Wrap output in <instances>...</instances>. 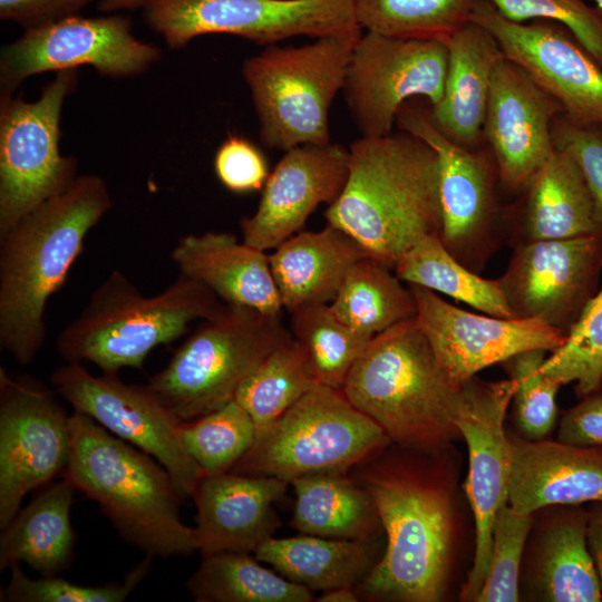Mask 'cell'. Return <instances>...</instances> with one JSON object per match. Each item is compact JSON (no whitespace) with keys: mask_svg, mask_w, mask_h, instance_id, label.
Returning <instances> with one entry per match:
<instances>
[{"mask_svg":"<svg viewBox=\"0 0 602 602\" xmlns=\"http://www.w3.org/2000/svg\"><path fill=\"white\" fill-rule=\"evenodd\" d=\"M391 446L349 473L371 496L386 535L379 561L355 589L372 601L437 602L446 591L455 531L450 484L436 462L443 452Z\"/></svg>","mask_w":602,"mask_h":602,"instance_id":"obj_1","label":"cell"},{"mask_svg":"<svg viewBox=\"0 0 602 602\" xmlns=\"http://www.w3.org/2000/svg\"><path fill=\"white\" fill-rule=\"evenodd\" d=\"M111 206L100 176L78 175L0 235V347L20 365L42 348L46 304Z\"/></svg>","mask_w":602,"mask_h":602,"instance_id":"obj_2","label":"cell"},{"mask_svg":"<svg viewBox=\"0 0 602 602\" xmlns=\"http://www.w3.org/2000/svg\"><path fill=\"white\" fill-rule=\"evenodd\" d=\"M324 217L394 270L419 239L440 232L436 152L404 130L362 136L349 147L346 184Z\"/></svg>","mask_w":602,"mask_h":602,"instance_id":"obj_3","label":"cell"},{"mask_svg":"<svg viewBox=\"0 0 602 602\" xmlns=\"http://www.w3.org/2000/svg\"><path fill=\"white\" fill-rule=\"evenodd\" d=\"M69 427L61 476L99 505L120 536L153 557L197 551L195 530L179 517L183 498L158 462L81 412L74 410Z\"/></svg>","mask_w":602,"mask_h":602,"instance_id":"obj_4","label":"cell"},{"mask_svg":"<svg viewBox=\"0 0 602 602\" xmlns=\"http://www.w3.org/2000/svg\"><path fill=\"white\" fill-rule=\"evenodd\" d=\"M460 387L440 367L414 318L375 336L341 390L392 444L440 453L460 437L454 424Z\"/></svg>","mask_w":602,"mask_h":602,"instance_id":"obj_5","label":"cell"},{"mask_svg":"<svg viewBox=\"0 0 602 602\" xmlns=\"http://www.w3.org/2000/svg\"><path fill=\"white\" fill-rule=\"evenodd\" d=\"M224 302L205 285L179 276L162 292L145 297L119 270L91 293L81 312L56 338L67 362L88 361L103 373L140 368L153 349L168 344Z\"/></svg>","mask_w":602,"mask_h":602,"instance_id":"obj_6","label":"cell"},{"mask_svg":"<svg viewBox=\"0 0 602 602\" xmlns=\"http://www.w3.org/2000/svg\"><path fill=\"white\" fill-rule=\"evenodd\" d=\"M361 30L303 46H269L242 66L268 148L289 151L330 142L329 109L342 90Z\"/></svg>","mask_w":602,"mask_h":602,"instance_id":"obj_7","label":"cell"},{"mask_svg":"<svg viewBox=\"0 0 602 602\" xmlns=\"http://www.w3.org/2000/svg\"><path fill=\"white\" fill-rule=\"evenodd\" d=\"M281 317L224 303L202 320L146 386L182 420L225 405L246 377L292 338Z\"/></svg>","mask_w":602,"mask_h":602,"instance_id":"obj_8","label":"cell"},{"mask_svg":"<svg viewBox=\"0 0 602 602\" xmlns=\"http://www.w3.org/2000/svg\"><path fill=\"white\" fill-rule=\"evenodd\" d=\"M391 443L341 389L317 385L284 414L258 430L231 472L288 483L317 473H350Z\"/></svg>","mask_w":602,"mask_h":602,"instance_id":"obj_9","label":"cell"},{"mask_svg":"<svg viewBox=\"0 0 602 602\" xmlns=\"http://www.w3.org/2000/svg\"><path fill=\"white\" fill-rule=\"evenodd\" d=\"M77 82L78 69H67L36 100L0 95V235L78 176L77 159L59 146L62 107Z\"/></svg>","mask_w":602,"mask_h":602,"instance_id":"obj_10","label":"cell"},{"mask_svg":"<svg viewBox=\"0 0 602 602\" xmlns=\"http://www.w3.org/2000/svg\"><path fill=\"white\" fill-rule=\"evenodd\" d=\"M143 14L171 49L208 33L272 45L362 30L353 0H147Z\"/></svg>","mask_w":602,"mask_h":602,"instance_id":"obj_11","label":"cell"},{"mask_svg":"<svg viewBox=\"0 0 602 602\" xmlns=\"http://www.w3.org/2000/svg\"><path fill=\"white\" fill-rule=\"evenodd\" d=\"M161 58L157 46L135 37L127 16L71 14L23 29L19 38L1 48L0 95L14 94L38 74L85 66L110 78L139 76Z\"/></svg>","mask_w":602,"mask_h":602,"instance_id":"obj_12","label":"cell"},{"mask_svg":"<svg viewBox=\"0 0 602 602\" xmlns=\"http://www.w3.org/2000/svg\"><path fill=\"white\" fill-rule=\"evenodd\" d=\"M50 383L75 411L156 459L183 499L192 497L203 474L181 440L183 420L146 385H128L117 373L93 376L79 362L57 368Z\"/></svg>","mask_w":602,"mask_h":602,"instance_id":"obj_13","label":"cell"},{"mask_svg":"<svg viewBox=\"0 0 602 602\" xmlns=\"http://www.w3.org/2000/svg\"><path fill=\"white\" fill-rule=\"evenodd\" d=\"M447 68L446 40L361 33L342 88L361 135L391 134L399 109L412 96L437 105L444 95Z\"/></svg>","mask_w":602,"mask_h":602,"instance_id":"obj_14","label":"cell"},{"mask_svg":"<svg viewBox=\"0 0 602 602\" xmlns=\"http://www.w3.org/2000/svg\"><path fill=\"white\" fill-rule=\"evenodd\" d=\"M515 381H482L475 377L460 387L454 424L468 449L465 482L475 520L473 565L462 590L474 601L486 579L496 515L507 504L511 479V444L504 421L512 402Z\"/></svg>","mask_w":602,"mask_h":602,"instance_id":"obj_15","label":"cell"},{"mask_svg":"<svg viewBox=\"0 0 602 602\" xmlns=\"http://www.w3.org/2000/svg\"><path fill=\"white\" fill-rule=\"evenodd\" d=\"M51 391L0 368V527L23 497L62 474L70 455L69 416Z\"/></svg>","mask_w":602,"mask_h":602,"instance_id":"obj_16","label":"cell"},{"mask_svg":"<svg viewBox=\"0 0 602 602\" xmlns=\"http://www.w3.org/2000/svg\"><path fill=\"white\" fill-rule=\"evenodd\" d=\"M470 21L484 27L504 56L523 68L579 125L602 126V68L563 25L514 22L488 0H474Z\"/></svg>","mask_w":602,"mask_h":602,"instance_id":"obj_17","label":"cell"},{"mask_svg":"<svg viewBox=\"0 0 602 602\" xmlns=\"http://www.w3.org/2000/svg\"><path fill=\"white\" fill-rule=\"evenodd\" d=\"M400 130L426 142L439 163L441 227L439 237L452 255L470 270H479L494 243L495 174L493 154L465 148L429 120L427 111L407 104L399 109Z\"/></svg>","mask_w":602,"mask_h":602,"instance_id":"obj_18","label":"cell"},{"mask_svg":"<svg viewBox=\"0 0 602 602\" xmlns=\"http://www.w3.org/2000/svg\"><path fill=\"white\" fill-rule=\"evenodd\" d=\"M602 235L521 242L497 279L515 318L538 319L567 334L595 294Z\"/></svg>","mask_w":602,"mask_h":602,"instance_id":"obj_19","label":"cell"},{"mask_svg":"<svg viewBox=\"0 0 602 602\" xmlns=\"http://www.w3.org/2000/svg\"><path fill=\"white\" fill-rule=\"evenodd\" d=\"M416 302V321L435 357L458 386L482 369L528 350L553 352L566 334L538 319L499 318L457 308L436 292L408 284Z\"/></svg>","mask_w":602,"mask_h":602,"instance_id":"obj_20","label":"cell"},{"mask_svg":"<svg viewBox=\"0 0 602 602\" xmlns=\"http://www.w3.org/2000/svg\"><path fill=\"white\" fill-rule=\"evenodd\" d=\"M562 113L561 105L517 64L504 57L496 65L483 132L506 188L526 190L555 149L552 125Z\"/></svg>","mask_w":602,"mask_h":602,"instance_id":"obj_21","label":"cell"},{"mask_svg":"<svg viewBox=\"0 0 602 602\" xmlns=\"http://www.w3.org/2000/svg\"><path fill=\"white\" fill-rule=\"evenodd\" d=\"M348 163L349 148L331 142L287 151L270 173L256 211L240 221L243 242L265 251L302 230L317 206L340 195Z\"/></svg>","mask_w":602,"mask_h":602,"instance_id":"obj_22","label":"cell"},{"mask_svg":"<svg viewBox=\"0 0 602 602\" xmlns=\"http://www.w3.org/2000/svg\"><path fill=\"white\" fill-rule=\"evenodd\" d=\"M289 485L278 477L233 472L202 475L192 494L197 551L202 556L255 552L280 527L273 504Z\"/></svg>","mask_w":602,"mask_h":602,"instance_id":"obj_23","label":"cell"},{"mask_svg":"<svg viewBox=\"0 0 602 602\" xmlns=\"http://www.w3.org/2000/svg\"><path fill=\"white\" fill-rule=\"evenodd\" d=\"M511 479L507 504L533 515L550 505L602 503V448L560 440L509 437Z\"/></svg>","mask_w":602,"mask_h":602,"instance_id":"obj_24","label":"cell"},{"mask_svg":"<svg viewBox=\"0 0 602 602\" xmlns=\"http://www.w3.org/2000/svg\"><path fill=\"white\" fill-rule=\"evenodd\" d=\"M179 274L208 288L224 303L282 315L269 255L226 232L182 236L171 252Z\"/></svg>","mask_w":602,"mask_h":602,"instance_id":"obj_25","label":"cell"},{"mask_svg":"<svg viewBox=\"0 0 602 602\" xmlns=\"http://www.w3.org/2000/svg\"><path fill=\"white\" fill-rule=\"evenodd\" d=\"M448 68L441 100L427 111L446 137L469 149L484 138V120L496 65L505 57L494 36L469 21L447 40Z\"/></svg>","mask_w":602,"mask_h":602,"instance_id":"obj_26","label":"cell"},{"mask_svg":"<svg viewBox=\"0 0 602 602\" xmlns=\"http://www.w3.org/2000/svg\"><path fill=\"white\" fill-rule=\"evenodd\" d=\"M367 255L350 235L329 224L290 236L269 255L283 310L331 303L350 268Z\"/></svg>","mask_w":602,"mask_h":602,"instance_id":"obj_27","label":"cell"},{"mask_svg":"<svg viewBox=\"0 0 602 602\" xmlns=\"http://www.w3.org/2000/svg\"><path fill=\"white\" fill-rule=\"evenodd\" d=\"M75 487L65 478L50 483L0 536V570L25 563L41 575H57L70 564L75 532L70 509Z\"/></svg>","mask_w":602,"mask_h":602,"instance_id":"obj_28","label":"cell"},{"mask_svg":"<svg viewBox=\"0 0 602 602\" xmlns=\"http://www.w3.org/2000/svg\"><path fill=\"white\" fill-rule=\"evenodd\" d=\"M284 577L311 591L357 586L380 556L376 540H338L300 533L270 537L254 552Z\"/></svg>","mask_w":602,"mask_h":602,"instance_id":"obj_29","label":"cell"},{"mask_svg":"<svg viewBox=\"0 0 602 602\" xmlns=\"http://www.w3.org/2000/svg\"><path fill=\"white\" fill-rule=\"evenodd\" d=\"M526 191L522 242L600 234L588 185L565 151L555 147Z\"/></svg>","mask_w":602,"mask_h":602,"instance_id":"obj_30","label":"cell"},{"mask_svg":"<svg viewBox=\"0 0 602 602\" xmlns=\"http://www.w3.org/2000/svg\"><path fill=\"white\" fill-rule=\"evenodd\" d=\"M291 525L299 533L338 540H376L382 532L369 493L350 474L317 473L291 480Z\"/></svg>","mask_w":602,"mask_h":602,"instance_id":"obj_31","label":"cell"},{"mask_svg":"<svg viewBox=\"0 0 602 602\" xmlns=\"http://www.w3.org/2000/svg\"><path fill=\"white\" fill-rule=\"evenodd\" d=\"M589 511L563 509L537 548L535 589L544 601L599 602L602 586L588 544Z\"/></svg>","mask_w":602,"mask_h":602,"instance_id":"obj_32","label":"cell"},{"mask_svg":"<svg viewBox=\"0 0 602 602\" xmlns=\"http://www.w3.org/2000/svg\"><path fill=\"white\" fill-rule=\"evenodd\" d=\"M391 270L369 255L360 259L329 303L342 322L368 339L416 317L409 287Z\"/></svg>","mask_w":602,"mask_h":602,"instance_id":"obj_33","label":"cell"},{"mask_svg":"<svg viewBox=\"0 0 602 602\" xmlns=\"http://www.w3.org/2000/svg\"><path fill=\"white\" fill-rule=\"evenodd\" d=\"M407 284H416L462 301L486 314L515 318L498 280L484 279L446 249L438 233L423 236L394 268Z\"/></svg>","mask_w":602,"mask_h":602,"instance_id":"obj_34","label":"cell"},{"mask_svg":"<svg viewBox=\"0 0 602 602\" xmlns=\"http://www.w3.org/2000/svg\"><path fill=\"white\" fill-rule=\"evenodd\" d=\"M249 553L226 552L203 556L187 582L198 602H310L313 593L272 570Z\"/></svg>","mask_w":602,"mask_h":602,"instance_id":"obj_35","label":"cell"},{"mask_svg":"<svg viewBox=\"0 0 602 602\" xmlns=\"http://www.w3.org/2000/svg\"><path fill=\"white\" fill-rule=\"evenodd\" d=\"M320 385L303 347L293 338L274 349L242 382L235 400L256 431L272 424Z\"/></svg>","mask_w":602,"mask_h":602,"instance_id":"obj_36","label":"cell"},{"mask_svg":"<svg viewBox=\"0 0 602 602\" xmlns=\"http://www.w3.org/2000/svg\"><path fill=\"white\" fill-rule=\"evenodd\" d=\"M290 314V331L305 350L318 382L342 389L371 339L342 322L329 304L304 305Z\"/></svg>","mask_w":602,"mask_h":602,"instance_id":"obj_37","label":"cell"},{"mask_svg":"<svg viewBox=\"0 0 602 602\" xmlns=\"http://www.w3.org/2000/svg\"><path fill=\"white\" fill-rule=\"evenodd\" d=\"M361 29L401 38H448L470 21L474 0H353Z\"/></svg>","mask_w":602,"mask_h":602,"instance_id":"obj_38","label":"cell"},{"mask_svg":"<svg viewBox=\"0 0 602 602\" xmlns=\"http://www.w3.org/2000/svg\"><path fill=\"white\" fill-rule=\"evenodd\" d=\"M255 435L251 416L235 399L179 427L183 446L203 475L231 472Z\"/></svg>","mask_w":602,"mask_h":602,"instance_id":"obj_39","label":"cell"},{"mask_svg":"<svg viewBox=\"0 0 602 602\" xmlns=\"http://www.w3.org/2000/svg\"><path fill=\"white\" fill-rule=\"evenodd\" d=\"M541 370L561 386L575 382L580 398L602 389V289L588 302L565 342L546 357Z\"/></svg>","mask_w":602,"mask_h":602,"instance_id":"obj_40","label":"cell"},{"mask_svg":"<svg viewBox=\"0 0 602 602\" xmlns=\"http://www.w3.org/2000/svg\"><path fill=\"white\" fill-rule=\"evenodd\" d=\"M547 351L536 349L521 352L504 363L515 381L512 398L515 421L524 438H546L557 417L556 394L561 385L541 370Z\"/></svg>","mask_w":602,"mask_h":602,"instance_id":"obj_41","label":"cell"},{"mask_svg":"<svg viewBox=\"0 0 602 602\" xmlns=\"http://www.w3.org/2000/svg\"><path fill=\"white\" fill-rule=\"evenodd\" d=\"M153 556L146 555L122 582L99 586L79 585L57 575L30 579L20 564L12 565L10 581L1 590L4 602H122L127 599L148 573Z\"/></svg>","mask_w":602,"mask_h":602,"instance_id":"obj_42","label":"cell"},{"mask_svg":"<svg viewBox=\"0 0 602 602\" xmlns=\"http://www.w3.org/2000/svg\"><path fill=\"white\" fill-rule=\"evenodd\" d=\"M533 515L505 504L496 515L488 572L474 601L515 602L520 599V569Z\"/></svg>","mask_w":602,"mask_h":602,"instance_id":"obj_43","label":"cell"},{"mask_svg":"<svg viewBox=\"0 0 602 602\" xmlns=\"http://www.w3.org/2000/svg\"><path fill=\"white\" fill-rule=\"evenodd\" d=\"M506 19L550 20L567 28L602 68V10L584 0H488Z\"/></svg>","mask_w":602,"mask_h":602,"instance_id":"obj_44","label":"cell"},{"mask_svg":"<svg viewBox=\"0 0 602 602\" xmlns=\"http://www.w3.org/2000/svg\"><path fill=\"white\" fill-rule=\"evenodd\" d=\"M552 134L555 147L569 153L582 173L602 235V126L579 125L560 114L553 120Z\"/></svg>","mask_w":602,"mask_h":602,"instance_id":"obj_45","label":"cell"},{"mask_svg":"<svg viewBox=\"0 0 602 602\" xmlns=\"http://www.w3.org/2000/svg\"><path fill=\"white\" fill-rule=\"evenodd\" d=\"M214 172L220 183L235 194L262 191L270 175L261 149L239 135H229L219 146Z\"/></svg>","mask_w":602,"mask_h":602,"instance_id":"obj_46","label":"cell"},{"mask_svg":"<svg viewBox=\"0 0 602 602\" xmlns=\"http://www.w3.org/2000/svg\"><path fill=\"white\" fill-rule=\"evenodd\" d=\"M557 440L602 448V389L582 397L579 404L563 414Z\"/></svg>","mask_w":602,"mask_h":602,"instance_id":"obj_47","label":"cell"},{"mask_svg":"<svg viewBox=\"0 0 602 602\" xmlns=\"http://www.w3.org/2000/svg\"><path fill=\"white\" fill-rule=\"evenodd\" d=\"M94 1L100 0H0V18L27 29L77 14Z\"/></svg>","mask_w":602,"mask_h":602,"instance_id":"obj_48","label":"cell"},{"mask_svg":"<svg viewBox=\"0 0 602 602\" xmlns=\"http://www.w3.org/2000/svg\"><path fill=\"white\" fill-rule=\"evenodd\" d=\"M588 544L602 586V503L589 511Z\"/></svg>","mask_w":602,"mask_h":602,"instance_id":"obj_49","label":"cell"},{"mask_svg":"<svg viewBox=\"0 0 602 602\" xmlns=\"http://www.w3.org/2000/svg\"><path fill=\"white\" fill-rule=\"evenodd\" d=\"M359 595L355 586H338L322 591V594L317 599L319 602H357Z\"/></svg>","mask_w":602,"mask_h":602,"instance_id":"obj_50","label":"cell"},{"mask_svg":"<svg viewBox=\"0 0 602 602\" xmlns=\"http://www.w3.org/2000/svg\"><path fill=\"white\" fill-rule=\"evenodd\" d=\"M147 0H100L98 10L104 13H116L118 11L134 10L143 8Z\"/></svg>","mask_w":602,"mask_h":602,"instance_id":"obj_51","label":"cell"},{"mask_svg":"<svg viewBox=\"0 0 602 602\" xmlns=\"http://www.w3.org/2000/svg\"><path fill=\"white\" fill-rule=\"evenodd\" d=\"M596 3V7H599L602 10V0H594Z\"/></svg>","mask_w":602,"mask_h":602,"instance_id":"obj_52","label":"cell"}]
</instances>
